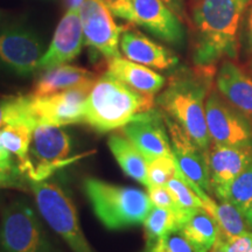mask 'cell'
I'll list each match as a JSON object with an SVG mask.
<instances>
[{"label": "cell", "instance_id": "1", "mask_svg": "<svg viewBox=\"0 0 252 252\" xmlns=\"http://www.w3.org/2000/svg\"><path fill=\"white\" fill-rule=\"evenodd\" d=\"M252 0H191L195 67L215 69L238 54L241 21Z\"/></svg>", "mask_w": 252, "mask_h": 252}, {"label": "cell", "instance_id": "2", "mask_svg": "<svg viewBox=\"0 0 252 252\" xmlns=\"http://www.w3.org/2000/svg\"><path fill=\"white\" fill-rule=\"evenodd\" d=\"M214 74L215 69L198 67L179 70L156 99L160 110L178 123L206 152L212 146L206 119V99L213 88Z\"/></svg>", "mask_w": 252, "mask_h": 252}, {"label": "cell", "instance_id": "3", "mask_svg": "<svg viewBox=\"0 0 252 252\" xmlns=\"http://www.w3.org/2000/svg\"><path fill=\"white\" fill-rule=\"evenodd\" d=\"M154 96L138 93L109 72L97 78L84 108L83 124L99 133L117 130L138 113L154 108Z\"/></svg>", "mask_w": 252, "mask_h": 252}, {"label": "cell", "instance_id": "4", "mask_svg": "<svg viewBox=\"0 0 252 252\" xmlns=\"http://www.w3.org/2000/svg\"><path fill=\"white\" fill-rule=\"evenodd\" d=\"M83 189L94 215L110 230L141 224L153 208L149 193L134 187L88 178Z\"/></svg>", "mask_w": 252, "mask_h": 252}, {"label": "cell", "instance_id": "5", "mask_svg": "<svg viewBox=\"0 0 252 252\" xmlns=\"http://www.w3.org/2000/svg\"><path fill=\"white\" fill-rule=\"evenodd\" d=\"M71 137L62 126L36 122L20 169L30 182L45 181L62 167L83 157H71Z\"/></svg>", "mask_w": 252, "mask_h": 252}, {"label": "cell", "instance_id": "6", "mask_svg": "<svg viewBox=\"0 0 252 252\" xmlns=\"http://www.w3.org/2000/svg\"><path fill=\"white\" fill-rule=\"evenodd\" d=\"M31 188L41 216L72 252H94L82 231L76 207L64 188L47 180L31 182Z\"/></svg>", "mask_w": 252, "mask_h": 252}, {"label": "cell", "instance_id": "7", "mask_svg": "<svg viewBox=\"0 0 252 252\" xmlns=\"http://www.w3.org/2000/svg\"><path fill=\"white\" fill-rule=\"evenodd\" d=\"M0 252H53L39 217L25 201H14L2 210Z\"/></svg>", "mask_w": 252, "mask_h": 252}, {"label": "cell", "instance_id": "8", "mask_svg": "<svg viewBox=\"0 0 252 252\" xmlns=\"http://www.w3.org/2000/svg\"><path fill=\"white\" fill-rule=\"evenodd\" d=\"M206 119L212 144L252 149V122L214 88L206 99Z\"/></svg>", "mask_w": 252, "mask_h": 252}, {"label": "cell", "instance_id": "9", "mask_svg": "<svg viewBox=\"0 0 252 252\" xmlns=\"http://www.w3.org/2000/svg\"><path fill=\"white\" fill-rule=\"evenodd\" d=\"M43 43L34 31L20 25L0 28V68L28 77L39 67Z\"/></svg>", "mask_w": 252, "mask_h": 252}, {"label": "cell", "instance_id": "10", "mask_svg": "<svg viewBox=\"0 0 252 252\" xmlns=\"http://www.w3.org/2000/svg\"><path fill=\"white\" fill-rule=\"evenodd\" d=\"M84 43L106 60L121 56L119 43L125 27L116 24L110 9L100 0H86L80 8Z\"/></svg>", "mask_w": 252, "mask_h": 252}, {"label": "cell", "instance_id": "11", "mask_svg": "<svg viewBox=\"0 0 252 252\" xmlns=\"http://www.w3.org/2000/svg\"><path fill=\"white\" fill-rule=\"evenodd\" d=\"M171 139L172 152L179 171L186 180L196 185L208 194H213L210 185L208 152L201 149L175 121L163 112Z\"/></svg>", "mask_w": 252, "mask_h": 252}, {"label": "cell", "instance_id": "12", "mask_svg": "<svg viewBox=\"0 0 252 252\" xmlns=\"http://www.w3.org/2000/svg\"><path fill=\"white\" fill-rule=\"evenodd\" d=\"M94 83L42 97H32V110L36 122L58 126L83 123L87 98Z\"/></svg>", "mask_w": 252, "mask_h": 252}, {"label": "cell", "instance_id": "13", "mask_svg": "<svg viewBox=\"0 0 252 252\" xmlns=\"http://www.w3.org/2000/svg\"><path fill=\"white\" fill-rule=\"evenodd\" d=\"M122 133L134 144L146 160L173 156L171 139L160 109H150L135 115L122 127Z\"/></svg>", "mask_w": 252, "mask_h": 252}, {"label": "cell", "instance_id": "14", "mask_svg": "<svg viewBox=\"0 0 252 252\" xmlns=\"http://www.w3.org/2000/svg\"><path fill=\"white\" fill-rule=\"evenodd\" d=\"M135 25L158 39L181 48L186 43L184 21L162 0H132Z\"/></svg>", "mask_w": 252, "mask_h": 252}, {"label": "cell", "instance_id": "15", "mask_svg": "<svg viewBox=\"0 0 252 252\" xmlns=\"http://www.w3.org/2000/svg\"><path fill=\"white\" fill-rule=\"evenodd\" d=\"M84 42L80 9L67 11L56 27L52 42L42 55L37 70L45 71L67 64L77 58Z\"/></svg>", "mask_w": 252, "mask_h": 252}, {"label": "cell", "instance_id": "16", "mask_svg": "<svg viewBox=\"0 0 252 252\" xmlns=\"http://www.w3.org/2000/svg\"><path fill=\"white\" fill-rule=\"evenodd\" d=\"M251 161L252 149L250 147L212 144L208 150V167L213 194L219 200H222L231 182Z\"/></svg>", "mask_w": 252, "mask_h": 252}, {"label": "cell", "instance_id": "17", "mask_svg": "<svg viewBox=\"0 0 252 252\" xmlns=\"http://www.w3.org/2000/svg\"><path fill=\"white\" fill-rule=\"evenodd\" d=\"M119 46L126 59L149 68L169 70L179 63V58L171 49L151 40L132 26L124 28Z\"/></svg>", "mask_w": 252, "mask_h": 252}, {"label": "cell", "instance_id": "18", "mask_svg": "<svg viewBox=\"0 0 252 252\" xmlns=\"http://www.w3.org/2000/svg\"><path fill=\"white\" fill-rule=\"evenodd\" d=\"M216 90L252 122V75L234 60H224L216 74Z\"/></svg>", "mask_w": 252, "mask_h": 252}, {"label": "cell", "instance_id": "19", "mask_svg": "<svg viewBox=\"0 0 252 252\" xmlns=\"http://www.w3.org/2000/svg\"><path fill=\"white\" fill-rule=\"evenodd\" d=\"M106 72L124 82L138 93L149 96H154L161 91L166 84L162 75L158 74L146 65L123 59L122 56L109 60Z\"/></svg>", "mask_w": 252, "mask_h": 252}, {"label": "cell", "instance_id": "20", "mask_svg": "<svg viewBox=\"0 0 252 252\" xmlns=\"http://www.w3.org/2000/svg\"><path fill=\"white\" fill-rule=\"evenodd\" d=\"M97 78L98 75L88 69L76 65L61 64L45 70L42 75H40L30 94L33 97L49 96L75 87L94 83Z\"/></svg>", "mask_w": 252, "mask_h": 252}, {"label": "cell", "instance_id": "21", "mask_svg": "<svg viewBox=\"0 0 252 252\" xmlns=\"http://www.w3.org/2000/svg\"><path fill=\"white\" fill-rule=\"evenodd\" d=\"M189 182V181H188ZM203 203V208L216 220L220 226V236L222 237H234L251 231L245 222L244 215L228 201H220L217 203L209 194L198 188L196 185L189 182Z\"/></svg>", "mask_w": 252, "mask_h": 252}, {"label": "cell", "instance_id": "22", "mask_svg": "<svg viewBox=\"0 0 252 252\" xmlns=\"http://www.w3.org/2000/svg\"><path fill=\"white\" fill-rule=\"evenodd\" d=\"M108 144L123 172L147 187V160L134 144L123 133H112Z\"/></svg>", "mask_w": 252, "mask_h": 252}, {"label": "cell", "instance_id": "23", "mask_svg": "<svg viewBox=\"0 0 252 252\" xmlns=\"http://www.w3.org/2000/svg\"><path fill=\"white\" fill-rule=\"evenodd\" d=\"M180 231L201 251L209 252L219 238L220 226L204 208H197L189 213Z\"/></svg>", "mask_w": 252, "mask_h": 252}, {"label": "cell", "instance_id": "24", "mask_svg": "<svg viewBox=\"0 0 252 252\" xmlns=\"http://www.w3.org/2000/svg\"><path fill=\"white\" fill-rule=\"evenodd\" d=\"M188 215L189 213L174 212L167 208H152L144 220L146 243H152L174 230H180Z\"/></svg>", "mask_w": 252, "mask_h": 252}, {"label": "cell", "instance_id": "25", "mask_svg": "<svg viewBox=\"0 0 252 252\" xmlns=\"http://www.w3.org/2000/svg\"><path fill=\"white\" fill-rule=\"evenodd\" d=\"M36 122L18 123L0 128V151L6 150L17 158L20 167L25 162Z\"/></svg>", "mask_w": 252, "mask_h": 252}, {"label": "cell", "instance_id": "26", "mask_svg": "<svg viewBox=\"0 0 252 252\" xmlns=\"http://www.w3.org/2000/svg\"><path fill=\"white\" fill-rule=\"evenodd\" d=\"M36 122L32 110V97L7 96L0 98V128L18 123Z\"/></svg>", "mask_w": 252, "mask_h": 252}, {"label": "cell", "instance_id": "27", "mask_svg": "<svg viewBox=\"0 0 252 252\" xmlns=\"http://www.w3.org/2000/svg\"><path fill=\"white\" fill-rule=\"evenodd\" d=\"M220 201H228L234 204L243 215L247 213L252 206V161L231 182Z\"/></svg>", "mask_w": 252, "mask_h": 252}, {"label": "cell", "instance_id": "28", "mask_svg": "<svg viewBox=\"0 0 252 252\" xmlns=\"http://www.w3.org/2000/svg\"><path fill=\"white\" fill-rule=\"evenodd\" d=\"M166 187L171 191L172 196L179 208L184 212H191L197 208H203V203L200 196L196 194L193 187L189 185V182L186 180V178L181 174L180 171L167 182Z\"/></svg>", "mask_w": 252, "mask_h": 252}, {"label": "cell", "instance_id": "29", "mask_svg": "<svg viewBox=\"0 0 252 252\" xmlns=\"http://www.w3.org/2000/svg\"><path fill=\"white\" fill-rule=\"evenodd\" d=\"M178 173L179 168L173 156L153 158L147 161V187L166 186L167 182Z\"/></svg>", "mask_w": 252, "mask_h": 252}, {"label": "cell", "instance_id": "30", "mask_svg": "<svg viewBox=\"0 0 252 252\" xmlns=\"http://www.w3.org/2000/svg\"><path fill=\"white\" fill-rule=\"evenodd\" d=\"M143 252H202L180 230H174L152 243H146Z\"/></svg>", "mask_w": 252, "mask_h": 252}, {"label": "cell", "instance_id": "31", "mask_svg": "<svg viewBox=\"0 0 252 252\" xmlns=\"http://www.w3.org/2000/svg\"><path fill=\"white\" fill-rule=\"evenodd\" d=\"M28 179L7 151L0 152V188H24Z\"/></svg>", "mask_w": 252, "mask_h": 252}, {"label": "cell", "instance_id": "32", "mask_svg": "<svg viewBox=\"0 0 252 252\" xmlns=\"http://www.w3.org/2000/svg\"><path fill=\"white\" fill-rule=\"evenodd\" d=\"M147 193L152 201L154 207L160 208H167V209L174 210V212L180 213H190V212H184L179 208L178 204L173 198L171 191L167 189L166 186H157V187H147Z\"/></svg>", "mask_w": 252, "mask_h": 252}, {"label": "cell", "instance_id": "33", "mask_svg": "<svg viewBox=\"0 0 252 252\" xmlns=\"http://www.w3.org/2000/svg\"><path fill=\"white\" fill-rule=\"evenodd\" d=\"M110 12L130 25H135V17L132 0H100Z\"/></svg>", "mask_w": 252, "mask_h": 252}, {"label": "cell", "instance_id": "34", "mask_svg": "<svg viewBox=\"0 0 252 252\" xmlns=\"http://www.w3.org/2000/svg\"><path fill=\"white\" fill-rule=\"evenodd\" d=\"M219 239L225 252H249L252 247V231L234 236V237L219 236Z\"/></svg>", "mask_w": 252, "mask_h": 252}, {"label": "cell", "instance_id": "35", "mask_svg": "<svg viewBox=\"0 0 252 252\" xmlns=\"http://www.w3.org/2000/svg\"><path fill=\"white\" fill-rule=\"evenodd\" d=\"M162 1L165 2V4L168 6L179 18H180L181 21L187 23L189 20L187 15V9H186L185 0H162Z\"/></svg>", "mask_w": 252, "mask_h": 252}, {"label": "cell", "instance_id": "36", "mask_svg": "<svg viewBox=\"0 0 252 252\" xmlns=\"http://www.w3.org/2000/svg\"><path fill=\"white\" fill-rule=\"evenodd\" d=\"M245 31H247V39H248L249 47H250V49L252 50V4L248 9L247 27H245Z\"/></svg>", "mask_w": 252, "mask_h": 252}, {"label": "cell", "instance_id": "37", "mask_svg": "<svg viewBox=\"0 0 252 252\" xmlns=\"http://www.w3.org/2000/svg\"><path fill=\"white\" fill-rule=\"evenodd\" d=\"M84 1H86V0H64L68 11H71V9H80L81 6L84 4Z\"/></svg>", "mask_w": 252, "mask_h": 252}, {"label": "cell", "instance_id": "38", "mask_svg": "<svg viewBox=\"0 0 252 252\" xmlns=\"http://www.w3.org/2000/svg\"><path fill=\"white\" fill-rule=\"evenodd\" d=\"M244 219H245V222H247V224L249 226V229L252 231V206L249 208L247 210V213L244 214Z\"/></svg>", "mask_w": 252, "mask_h": 252}, {"label": "cell", "instance_id": "39", "mask_svg": "<svg viewBox=\"0 0 252 252\" xmlns=\"http://www.w3.org/2000/svg\"><path fill=\"white\" fill-rule=\"evenodd\" d=\"M210 252H225L224 251V248H223L222 243H220V241L219 238H217L216 243L214 244V247L212 248V250H210Z\"/></svg>", "mask_w": 252, "mask_h": 252}, {"label": "cell", "instance_id": "40", "mask_svg": "<svg viewBox=\"0 0 252 252\" xmlns=\"http://www.w3.org/2000/svg\"><path fill=\"white\" fill-rule=\"evenodd\" d=\"M1 20H2V12L0 11V21H1Z\"/></svg>", "mask_w": 252, "mask_h": 252}, {"label": "cell", "instance_id": "41", "mask_svg": "<svg viewBox=\"0 0 252 252\" xmlns=\"http://www.w3.org/2000/svg\"><path fill=\"white\" fill-rule=\"evenodd\" d=\"M249 252H252V247H251V249H250V251H249Z\"/></svg>", "mask_w": 252, "mask_h": 252}]
</instances>
